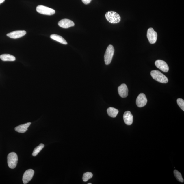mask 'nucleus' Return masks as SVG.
I'll return each mask as SVG.
<instances>
[{"label":"nucleus","instance_id":"1","mask_svg":"<svg viewBox=\"0 0 184 184\" xmlns=\"http://www.w3.org/2000/svg\"><path fill=\"white\" fill-rule=\"evenodd\" d=\"M151 75L153 79L159 82L166 84L168 82V79L166 76L158 70L152 71Z\"/></svg>","mask_w":184,"mask_h":184},{"label":"nucleus","instance_id":"2","mask_svg":"<svg viewBox=\"0 0 184 184\" xmlns=\"http://www.w3.org/2000/svg\"><path fill=\"white\" fill-rule=\"evenodd\" d=\"M105 16L108 21L111 23H118L121 21L120 16L115 11H108L106 13Z\"/></svg>","mask_w":184,"mask_h":184},{"label":"nucleus","instance_id":"3","mask_svg":"<svg viewBox=\"0 0 184 184\" xmlns=\"http://www.w3.org/2000/svg\"><path fill=\"white\" fill-rule=\"evenodd\" d=\"M18 160V157L14 152L9 153L7 156V162L8 166L11 169L16 168Z\"/></svg>","mask_w":184,"mask_h":184},{"label":"nucleus","instance_id":"4","mask_svg":"<svg viewBox=\"0 0 184 184\" xmlns=\"http://www.w3.org/2000/svg\"><path fill=\"white\" fill-rule=\"evenodd\" d=\"M114 51L112 45H109L107 47L104 56V61L106 65H109L111 63Z\"/></svg>","mask_w":184,"mask_h":184},{"label":"nucleus","instance_id":"5","mask_svg":"<svg viewBox=\"0 0 184 184\" xmlns=\"http://www.w3.org/2000/svg\"><path fill=\"white\" fill-rule=\"evenodd\" d=\"M36 10L40 14L48 16L53 15L55 11L53 9L42 5H39L36 8Z\"/></svg>","mask_w":184,"mask_h":184},{"label":"nucleus","instance_id":"6","mask_svg":"<svg viewBox=\"0 0 184 184\" xmlns=\"http://www.w3.org/2000/svg\"><path fill=\"white\" fill-rule=\"evenodd\" d=\"M157 35L153 28H149L147 32V37L150 43L153 44L156 42Z\"/></svg>","mask_w":184,"mask_h":184},{"label":"nucleus","instance_id":"7","mask_svg":"<svg viewBox=\"0 0 184 184\" xmlns=\"http://www.w3.org/2000/svg\"><path fill=\"white\" fill-rule=\"evenodd\" d=\"M147 100L145 94H140L136 100V104L139 107H142L146 105Z\"/></svg>","mask_w":184,"mask_h":184},{"label":"nucleus","instance_id":"8","mask_svg":"<svg viewBox=\"0 0 184 184\" xmlns=\"http://www.w3.org/2000/svg\"><path fill=\"white\" fill-rule=\"evenodd\" d=\"M34 174V171L32 169H29L26 170L23 177V181L24 184H27L31 181Z\"/></svg>","mask_w":184,"mask_h":184},{"label":"nucleus","instance_id":"9","mask_svg":"<svg viewBox=\"0 0 184 184\" xmlns=\"http://www.w3.org/2000/svg\"><path fill=\"white\" fill-rule=\"evenodd\" d=\"M155 64L157 68L166 73L168 72L169 69L167 64L163 60H157L155 62Z\"/></svg>","mask_w":184,"mask_h":184},{"label":"nucleus","instance_id":"10","mask_svg":"<svg viewBox=\"0 0 184 184\" xmlns=\"http://www.w3.org/2000/svg\"><path fill=\"white\" fill-rule=\"evenodd\" d=\"M26 32L25 30H17L8 34L7 36L12 39H18L25 35Z\"/></svg>","mask_w":184,"mask_h":184},{"label":"nucleus","instance_id":"11","mask_svg":"<svg viewBox=\"0 0 184 184\" xmlns=\"http://www.w3.org/2000/svg\"><path fill=\"white\" fill-rule=\"evenodd\" d=\"M58 24L60 27L64 28H69L75 25V23L73 21L68 19L60 20Z\"/></svg>","mask_w":184,"mask_h":184},{"label":"nucleus","instance_id":"12","mask_svg":"<svg viewBox=\"0 0 184 184\" xmlns=\"http://www.w3.org/2000/svg\"><path fill=\"white\" fill-rule=\"evenodd\" d=\"M118 94L121 97L125 98L127 97L128 94V90L127 85L123 84L120 85L118 89Z\"/></svg>","mask_w":184,"mask_h":184},{"label":"nucleus","instance_id":"13","mask_svg":"<svg viewBox=\"0 0 184 184\" xmlns=\"http://www.w3.org/2000/svg\"><path fill=\"white\" fill-rule=\"evenodd\" d=\"M123 118L125 124L127 125L130 126L132 124L133 122V116L130 111H127L125 112Z\"/></svg>","mask_w":184,"mask_h":184},{"label":"nucleus","instance_id":"14","mask_svg":"<svg viewBox=\"0 0 184 184\" xmlns=\"http://www.w3.org/2000/svg\"><path fill=\"white\" fill-rule=\"evenodd\" d=\"M31 124V122H28L26 124L19 125L15 128V130L17 132L21 133H24L28 130V128Z\"/></svg>","mask_w":184,"mask_h":184},{"label":"nucleus","instance_id":"15","mask_svg":"<svg viewBox=\"0 0 184 184\" xmlns=\"http://www.w3.org/2000/svg\"><path fill=\"white\" fill-rule=\"evenodd\" d=\"M51 39L55 40L58 42L64 45L67 44V42L64 39V38L60 35H56V34H52L50 36Z\"/></svg>","mask_w":184,"mask_h":184},{"label":"nucleus","instance_id":"16","mask_svg":"<svg viewBox=\"0 0 184 184\" xmlns=\"http://www.w3.org/2000/svg\"><path fill=\"white\" fill-rule=\"evenodd\" d=\"M0 58L3 61H14L16 60L15 57L8 54H3L0 56Z\"/></svg>","mask_w":184,"mask_h":184},{"label":"nucleus","instance_id":"17","mask_svg":"<svg viewBox=\"0 0 184 184\" xmlns=\"http://www.w3.org/2000/svg\"><path fill=\"white\" fill-rule=\"evenodd\" d=\"M107 111L108 115L110 117L113 118L116 117L119 112L118 110L112 107L108 108Z\"/></svg>","mask_w":184,"mask_h":184},{"label":"nucleus","instance_id":"18","mask_svg":"<svg viewBox=\"0 0 184 184\" xmlns=\"http://www.w3.org/2000/svg\"><path fill=\"white\" fill-rule=\"evenodd\" d=\"M44 147V145L43 144H40L37 147L35 148L34 149L33 153H32L33 156H37L38 154L40 153V152L43 148Z\"/></svg>","mask_w":184,"mask_h":184},{"label":"nucleus","instance_id":"19","mask_svg":"<svg viewBox=\"0 0 184 184\" xmlns=\"http://www.w3.org/2000/svg\"><path fill=\"white\" fill-rule=\"evenodd\" d=\"M174 176L178 181L183 183L184 180L182 177L181 174L179 172H178L177 170H174Z\"/></svg>","mask_w":184,"mask_h":184},{"label":"nucleus","instance_id":"20","mask_svg":"<svg viewBox=\"0 0 184 184\" xmlns=\"http://www.w3.org/2000/svg\"><path fill=\"white\" fill-rule=\"evenodd\" d=\"M93 176V174L92 172H85L83 174V181L84 182H86L88 180L92 178Z\"/></svg>","mask_w":184,"mask_h":184},{"label":"nucleus","instance_id":"21","mask_svg":"<svg viewBox=\"0 0 184 184\" xmlns=\"http://www.w3.org/2000/svg\"><path fill=\"white\" fill-rule=\"evenodd\" d=\"M177 103L179 107L181 109L184 111V101L181 98H179L177 100Z\"/></svg>","mask_w":184,"mask_h":184},{"label":"nucleus","instance_id":"22","mask_svg":"<svg viewBox=\"0 0 184 184\" xmlns=\"http://www.w3.org/2000/svg\"><path fill=\"white\" fill-rule=\"evenodd\" d=\"M91 1H92V0H82L83 3L85 5H87L90 3Z\"/></svg>","mask_w":184,"mask_h":184},{"label":"nucleus","instance_id":"23","mask_svg":"<svg viewBox=\"0 0 184 184\" xmlns=\"http://www.w3.org/2000/svg\"><path fill=\"white\" fill-rule=\"evenodd\" d=\"M5 1V0H0V4H1V3L4 2Z\"/></svg>","mask_w":184,"mask_h":184},{"label":"nucleus","instance_id":"24","mask_svg":"<svg viewBox=\"0 0 184 184\" xmlns=\"http://www.w3.org/2000/svg\"><path fill=\"white\" fill-rule=\"evenodd\" d=\"M92 183H88V184H92Z\"/></svg>","mask_w":184,"mask_h":184}]
</instances>
